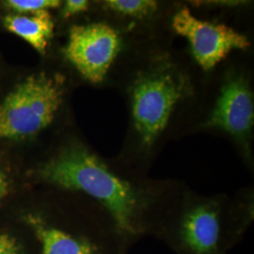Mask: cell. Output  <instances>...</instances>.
Instances as JSON below:
<instances>
[{"label": "cell", "mask_w": 254, "mask_h": 254, "mask_svg": "<svg viewBox=\"0 0 254 254\" xmlns=\"http://www.w3.org/2000/svg\"><path fill=\"white\" fill-rule=\"evenodd\" d=\"M46 183L80 192L114 219L131 246L145 236L156 237L180 189L155 184L115 168L88 149L70 146L38 171Z\"/></svg>", "instance_id": "cell-1"}, {"label": "cell", "mask_w": 254, "mask_h": 254, "mask_svg": "<svg viewBox=\"0 0 254 254\" xmlns=\"http://www.w3.org/2000/svg\"><path fill=\"white\" fill-rule=\"evenodd\" d=\"M254 219L251 197H203L183 190L164 218L156 238L176 254H228Z\"/></svg>", "instance_id": "cell-2"}, {"label": "cell", "mask_w": 254, "mask_h": 254, "mask_svg": "<svg viewBox=\"0 0 254 254\" xmlns=\"http://www.w3.org/2000/svg\"><path fill=\"white\" fill-rule=\"evenodd\" d=\"M187 93L185 75L170 64L157 65L136 77L131 90V111L142 145L154 144Z\"/></svg>", "instance_id": "cell-3"}, {"label": "cell", "mask_w": 254, "mask_h": 254, "mask_svg": "<svg viewBox=\"0 0 254 254\" xmlns=\"http://www.w3.org/2000/svg\"><path fill=\"white\" fill-rule=\"evenodd\" d=\"M27 222L41 243V254H127L132 246L102 207L80 228L57 223L40 215Z\"/></svg>", "instance_id": "cell-4"}, {"label": "cell", "mask_w": 254, "mask_h": 254, "mask_svg": "<svg viewBox=\"0 0 254 254\" xmlns=\"http://www.w3.org/2000/svg\"><path fill=\"white\" fill-rule=\"evenodd\" d=\"M64 80L40 73L29 76L0 105V137L32 136L53 122L64 99Z\"/></svg>", "instance_id": "cell-5"}, {"label": "cell", "mask_w": 254, "mask_h": 254, "mask_svg": "<svg viewBox=\"0 0 254 254\" xmlns=\"http://www.w3.org/2000/svg\"><path fill=\"white\" fill-rule=\"evenodd\" d=\"M121 48L116 29L105 23H91L71 28L64 55L85 79L97 84L106 78Z\"/></svg>", "instance_id": "cell-6"}, {"label": "cell", "mask_w": 254, "mask_h": 254, "mask_svg": "<svg viewBox=\"0 0 254 254\" xmlns=\"http://www.w3.org/2000/svg\"><path fill=\"white\" fill-rule=\"evenodd\" d=\"M174 31L190 43L192 54L203 71L214 69L235 50L251 46L249 39L232 27L203 21L194 16L190 9H179L172 21Z\"/></svg>", "instance_id": "cell-7"}, {"label": "cell", "mask_w": 254, "mask_h": 254, "mask_svg": "<svg viewBox=\"0 0 254 254\" xmlns=\"http://www.w3.org/2000/svg\"><path fill=\"white\" fill-rule=\"evenodd\" d=\"M254 96L249 82L241 75H231L223 83L207 127L223 130L245 141L254 127Z\"/></svg>", "instance_id": "cell-8"}, {"label": "cell", "mask_w": 254, "mask_h": 254, "mask_svg": "<svg viewBox=\"0 0 254 254\" xmlns=\"http://www.w3.org/2000/svg\"><path fill=\"white\" fill-rule=\"evenodd\" d=\"M4 26L41 54L46 53L54 30L53 18L48 10H40L29 15L9 14L4 18Z\"/></svg>", "instance_id": "cell-9"}, {"label": "cell", "mask_w": 254, "mask_h": 254, "mask_svg": "<svg viewBox=\"0 0 254 254\" xmlns=\"http://www.w3.org/2000/svg\"><path fill=\"white\" fill-rule=\"evenodd\" d=\"M105 4L114 12L133 18H144L157 9V3L152 0H109Z\"/></svg>", "instance_id": "cell-10"}, {"label": "cell", "mask_w": 254, "mask_h": 254, "mask_svg": "<svg viewBox=\"0 0 254 254\" xmlns=\"http://www.w3.org/2000/svg\"><path fill=\"white\" fill-rule=\"evenodd\" d=\"M9 9L19 13H34L40 10H48L59 7V0H9L5 2Z\"/></svg>", "instance_id": "cell-11"}, {"label": "cell", "mask_w": 254, "mask_h": 254, "mask_svg": "<svg viewBox=\"0 0 254 254\" xmlns=\"http://www.w3.org/2000/svg\"><path fill=\"white\" fill-rule=\"evenodd\" d=\"M89 5V1L87 0H68L64 4L63 13L65 17H70L76 13L86 11Z\"/></svg>", "instance_id": "cell-12"}, {"label": "cell", "mask_w": 254, "mask_h": 254, "mask_svg": "<svg viewBox=\"0 0 254 254\" xmlns=\"http://www.w3.org/2000/svg\"><path fill=\"white\" fill-rule=\"evenodd\" d=\"M0 254H21L16 241L9 236H0Z\"/></svg>", "instance_id": "cell-13"}, {"label": "cell", "mask_w": 254, "mask_h": 254, "mask_svg": "<svg viewBox=\"0 0 254 254\" xmlns=\"http://www.w3.org/2000/svg\"><path fill=\"white\" fill-rule=\"evenodd\" d=\"M8 181L5 174L0 171V200L7 194L8 191Z\"/></svg>", "instance_id": "cell-14"}]
</instances>
